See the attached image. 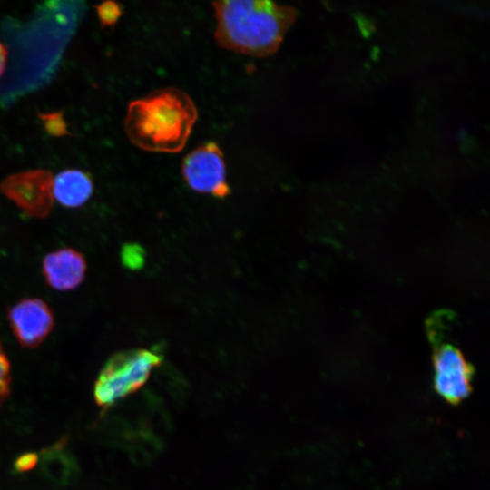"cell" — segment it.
<instances>
[{"label": "cell", "instance_id": "obj_1", "mask_svg": "<svg viewBox=\"0 0 490 490\" xmlns=\"http://www.w3.org/2000/svg\"><path fill=\"white\" fill-rule=\"evenodd\" d=\"M212 7L218 45L255 57L275 54L297 17L294 7L266 0L216 1Z\"/></svg>", "mask_w": 490, "mask_h": 490}, {"label": "cell", "instance_id": "obj_2", "mask_svg": "<svg viewBox=\"0 0 490 490\" xmlns=\"http://www.w3.org/2000/svg\"><path fill=\"white\" fill-rule=\"evenodd\" d=\"M197 119V107L188 93L164 87L129 103L124 128L136 147L174 153L184 148Z\"/></svg>", "mask_w": 490, "mask_h": 490}, {"label": "cell", "instance_id": "obj_3", "mask_svg": "<svg viewBox=\"0 0 490 490\" xmlns=\"http://www.w3.org/2000/svg\"><path fill=\"white\" fill-rule=\"evenodd\" d=\"M161 362L162 356L150 349H129L113 355L94 384L95 402L105 408L132 394L148 380Z\"/></svg>", "mask_w": 490, "mask_h": 490}, {"label": "cell", "instance_id": "obj_4", "mask_svg": "<svg viewBox=\"0 0 490 490\" xmlns=\"http://www.w3.org/2000/svg\"><path fill=\"white\" fill-rule=\"evenodd\" d=\"M53 173L43 169L28 170L7 176L0 191L30 218H45L54 205Z\"/></svg>", "mask_w": 490, "mask_h": 490}, {"label": "cell", "instance_id": "obj_5", "mask_svg": "<svg viewBox=\"0 0 490 490\" xmlns=\"http://www.w3.org/2000/svg\"><path fill=\"white\" fill-rule=\"evenodd\" d=\"M181 174L193 191L224 198L230 194L226 164L220 146L208 142L197 146L182 160Z\"/></svg>", "mask_w": 490, "mask_h": 490}, {"label": "cell", "instance_id": "obj_6", "mask_svg": "<svg viewBox=\"0 0 490 490\" xmlns=\"http://www.w3.org/2000/svg\"><path fill=\"white\" fill-rule=\"evenodd\" d=\"M434 387L447 402L457 404L471 391L473 370L461 351L442 344L434 353Z\"/></svg>", "mask_w": 490, "mask_h": 490}, {"label": "cell", "instance_id": "obj_7", "mask_svg": "<svg viewBox=\"0 0 490 490\" xmlns=\"http://www.w3.org/2000/svg\"><path fill=\"white\" fill-rule=\"evenodd\" d=\"M11 329L19 344L34 348L48 337L54 326V317L49 305L41 299L19 300L7 311Z\"/></svg>", "mask_w": 490, "mask_h": 490}, {"label": "cell", "instance_id": "obj_8", "mask_svg": "<svg viewBox=\"0 0 490 490\" xmlns=\"http://www.w3.org/2000/svg\"><path fill=\"white\" fill-rule=\"evenodd\" d=\"M87 264L81 252L63 248L48 253L43 260L42 272L46 283L60 291L78 288L85 278Z\"/></svg>", "mask_w": 490, "mask_h": 490}, {"label": "cell", "instance_id": "obj_9", "mask_svg": "<svg viewBox=\"0 0 490 490\" xmlns=\"http://www.w3.org/2000/svg\"><path fill=\"white\" fill-rule=\"evenodd\" d=\"M93 191L91 176L81 170H64L53 180L54 199L68 208H77L84 204L92 196Z\"/></svg>", "mask_w": 490, "mask_h": 490}, {"label": "cell", "instance_id": "obj_10", "mask_svg": "<svg viewBox=\"0 0 490 490\" xmlns=\"http://www.w3.org/2000/svg\"><path fill=\"white\" fill-rule=\"evenodd\" d=\"M38 117L48 134L55 137L69 134L63 112L39 113Z\"/></svg>", "mask_w": 490, "mask_h": 490}, {"label": "cell", "instance_id": "obj_11", "mask_svg": "<svg viewBox=\"0 0 490 490\" xmlns=\"http://www.w3.org/2000/svg\"><path fill=\"white\" fill-rule=\"evenodd\" d=\"M122 264L130 270H139L145 262V251L136 243H127L121 250Z\"/></svg>", "mask_w": 490, "mask_h": 490}, {"label": "cell", "instance_id": "obj_12", "mask_svg": "<svg viewBox=\"0 0 490 490\" xmlns=\"http://www.w3.org/2000/svg\"><path fill=\"white\" fill-rule=\"evenodd\" d=\"M103 26H113L122 14V6L113 1H106L94 7Z\"/></svg>", "mask_w": 490, "mask_h": 490}, {"label": "cell", "instance_id": "obj_13", "mask_svg": "<svg viewBox=\"0 0 490 490\" xmlns=\"http://www.w3.org/2000/svg\"><path fill=\"white\" fill-rule=\"evenodd\" d=\"M11 370L10 363L0 341V403L10 394Z\"/></svg>", "mask_w": 490, "mask_h": 490}, {"label": "cell", "instance_id": "obj_14", "mask_svg": "<svg viewBox=\"0 0 490 490\" xmlns=\"http://www.w3.org/2000/svg\"><path fill=\"white\" fill-rule=\"evenodd\" d=\"M37 463V456L34 453H26L20 456L15 463V469L17 472H26L31 470Z\"/></svg>", "mask_w": 490, "mask_h": 490}, {"label": "cell", "instance_id": "obj_15", "mask_svg": "<svg viewBox=\"0 0 490 490\" xmlns=\"http://www.w3.org/2000/svg\"><path fill=\"white\" fill-rule=\"evenodd\" d=\"M6 59H7V49L0 42V76L3 74V72L5 70Z\"/></svg>", "mask_w": 490, "mask_h": 490}]
</instances>
